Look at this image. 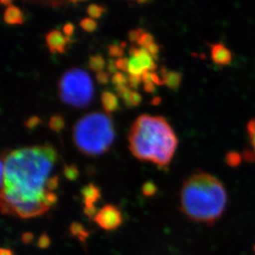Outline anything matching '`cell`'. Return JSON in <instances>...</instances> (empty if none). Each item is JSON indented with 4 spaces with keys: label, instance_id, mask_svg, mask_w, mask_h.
Masks as SVG:
<instances>
[{
    "label": "cell",
    "instance_id": "obj_8",
    "mask_svg": "<svg viewBox=\"0 0 255 255\" xmlns=\"http://www.w3.org/2000/svg\"><path fill=\"white\" fill-rule=\"evenodd\" d=\"M212 60L218 65H228L232 61V53L224 44H212L211 46Z\"/></svg>",
    "mask_w": 255,
    "mask_h": 255
},
{
    "label": "cell",
    "instance_id": "obj_37",
    "mask_svg": "<svg viewBox=\"0 0 255 255\" xmlns=\"http://www.w3.org/2000/svg\"><path fill=\"white\" fill-rule=\"evenodd\" d=\"M144 90L149 94H153L155 91V85L154 83H149V84H144Z\"/></svg>",
    "mask_w": 255,
    "mask_h": 255
},
{
    "label": "cell",
    "instance_id": "obj_5",
    "mask_svg": "<svg viewBox=\"0 0 255 255\" xmlns=\"http://www.w3.org/2000/svg\"><path fill=\"white\" fill-rule=\"evenodd\" d=\"M60 100L75 108L88 106L94 95V85L89 74L73 67L64 72L59 80Z\"/></svg>",
    "mask_w": 255,
    "mask_h": 255
},
{
    "label": "cell",
    "instance_id": "obj_7",
    "mask_svg": "<svg viewBox=\"0 0 255 255\" xmlns=\"http://www.w3.org/2000/svg\"><path fill=\"white\" fill-rule=\"evenodd\" d=\"M70 40L69 37L63 36L62 33L56 29L49 31L46 36V45L51 53H63Z\"/></svg>",
    "mask_w": 255,
    "mask_h": 255
},
{
    "label": "cell",
    "instance_id": "obj_22",
    "mask_svg": "<svg viewBox=\"0 0 255 255\" xmlns=\"http://www.w3.org/2000/svg\"><path fill=\"white\" fill-rule=\"evenodd\" d=\"M247 134L249 139L251 140V144L255 153V118L249 122L247 124Z\"/></svg>",
    "mask_w": 255,
    "mask_h": 255
},
{
    "label": "cell",
    "instance_id": "obj_14",
    "mask_svg": "<svg viewBox=\"0 0 255 255\" xmlns=\"http://www.w3.org/2000/svg\"><path fill=\"white\" fill-rule=\"evenodd\" d=\"M144 72H146V70L143 68L140 60L136 56H131L128 58V75L141 76Z\"/></svg>",
    "mask_w": 255,
    "mask_h": 255
},
{
    "label": "cell",
    "instance_id": "obj_32",
    "mask_svg": "<svg viewBox=\"0 0 255 255\" xmlns=\"http://www.w3.org/2000/svg\"><path fill=\"white\" fill-rule=\"evenodd\" d=\"M37 245H38V247H40L41 249H46L51 245V240H50L47 235L43 234L39 238L38 241H37Z\"/></svg>",
    "mask_w": 255,
    "mask_h": 255
},
{
    "label": "cell",
    "instance_id": "obj_18",
    "mask_svg": "<svg viewBox=\"0 0 255 255\" xmlns=\"http://www.w3.org/2000/svg\"><path fill=\"white\" fill-rule=\"evenodd\" d=\"M70 233L74 236H77L78 238L80 239V241H85L86 240L88 233L85 231L82 225L79 223H74L71 225L70 229Z\"/></svg>",
    "mask_w": 255,
    "mask_h": 255
},
{
    "label": "cell",
    "instance_id": "obj_39",
    "mask_svg": "<svg viewBox=\"0 0 255 255\" xmlns=\"http://www.w3.org/2000/svg\"><path fill=\"white\" fill-rule=\"evenodd\" d=\"M160 102H161V99L159 97H154L153 99H152V101L150 102V104L152 105H154V106H157V105H159L160 104Z\"/></svg>",
    "mask_w": 255,
    "mask_h": 255
},
{
    "label": "cell",
    "instance_id": "obj_23",
    "mask_svg": "<svg viewBox=\"0 0 255 255\" xmlns=\"http://www.w3.org/2000/svg\"><path fill=\"white\" fill-rule=\"evenodd\" d=\"M154 42V36H152L151 34L149 32H144L142 34L140 39L138 40L137 44L140 47L143 48H146L147 46L150 45V44Z\"/></svg>",
    "mask_w": 255,
    "mask_h": 255
},
{
    "label": "cell",
    "instance_id": "obj_10",
    "mask_svg": "<svg viewBox=\"0 0 255 255\" xmlns=\"http://www.w3.org/2000/svg\"><path fill=\"white\" fill-rule=\"evenodd\" d=\"M82 194L83 202L85 205L84 209L88 208H96L95 203L100 198V191L97 186L93 183H89L81 189Z\"/></svg>",
    "mask_w": 255,
    "mask_h": 255
},
{
    "label": "cell",
    "instance_id": "obj_35",
    "mask_svg": "<svg viewBox=\"0 0 255 255\" xmlns=\"http://www.w3.org/2000/svg\"><path fill=\"white\" fill-rule=\"evenodd\" d=\"M117 67H116L115 60L113 59H109L108 63H107V72L109 73V75H114L117 73Z\"/></svg>",
    "mask_w": 255,
    "mask_h": 255
},
{
    "label": "cell",
    "instance_id": "obj_1",
    "mask_svg": "<svg viewBox=\"0 0 255 255\" xmlns=\"http://www.w3.org/2000/svg\"><path fill=\"white\" fill-rule=\"evenodd\" d=\"M57 154L49 144L4 151L1 156V211L20 218L39 217L57 201L48 188Z\"/></svg>",
    "mask_w": 255,
    "mask_h": 255
},
{
    "label": "cell",
    "instance_id": "obj_31",
    "mask_svg": "<svg viewBox=\"0 0 255 255\" xmlns=\"http://www.w3.org/2000/svg\"><path fill=\"white\" fill-rule=\"evenodd\" d=\"M145 49H146L147 51L149 52V55L153 57L154 60H158V53H159V47L155 42L150 44Z\"/></svg>",
    "mask_w": 255,
    "mask_h": 255
},
{
    "label": "cell",
    "instance_id": "obj_33",
    "mask_svg": "<svg viewBox=\"0 0 255 255\" xmlns=\"http://www.w3.org/2000/svg\"><path fill=\"white\" fill-rule=\"evenodd\" d=\"M130 103L132 104V106H138V105L140 104V102H141L142 100L141 95H140L138 92L131 91V93H130Z\"/></svg>",
    "mask_w": 255,
    "mask_h": 255
},
{
    "label": "cell",
    "instance_id": "obj_24",
    "mask_svg": "<svg viewBox=\"0 0 255 255\" xmlns=\"http://www.w3.org/2000/svg\"><path fill=\"white\" fill-rule=\"evenodd\" d=\"M157 192L156 186L152 183L151 181H148L142 186V193L145 197H152Z\"/></svg>",
    "mask_w": 255,
    "mask_h": 255
},
{
    "label": "cell",
    "instance_id": "obj_6",
    "mask_svg": "<svg viewBox=\"0 0 255 255\" xmlns=\"http://www.w3.org/2000/svg\"><path fill=\"white\" fill-rule=\"evenodd\" d=\"M94 220L102 229L107 231H113L123 224V217L118 207L114 205H106L98 211Z\"/></svg>",
    "mask_w": 255,
    "mask_h": 255
},
{
    "label": "cell",
    "instance_id": "obj_16",
    "mask_svg": "<svg viewBox=\"0 0 255 255\" xmlns=\"http://www.w3.org/2000/svg\"><path fill=\"white\" fill-rule=\"evenodd\" d=\"M49 127L51 130L55 131H60L62 130L65 127V120L62 116L56 114V115L51 116L50 120H49Z\"/></svg>",
    "mask_w": 255,
    "mask_h": 255
},
{
    "label": "cell",
    "instance_id": "obj_9",
    "mask_svg": "<svg viewBox=\"0 0 255 255\" xmlns=\"http://www.w3.org/2000/svg\"><path fill=\"white\" fill-rule=\"evenodd\" d=\"M129 54L130 56H136L140 60L142 66L146 71L154 72V70L156 69V64L154 63V59L149 55L146 49L131 46L129 50Z\"/></svg>",
    "mask_w": 255,
    "mask_h": 255
},
{
    "label": "cell",
    "instance_id": "obj_25",
    "mask_svg": "<svg viewBox=\"0 0 255 255\" xmlns=\"http://www.w3.org/2000/svg\"><path fill=\"white\" fill-rule=\"evenodd\" d=\"M111 80L112 83L115 86L127 85V84H128V77L123 72H117L116 74H114L113 75V77H112Z\"/></svg>",
    "mask_w": 255,
    "mask_h": 255
},
{
    "label": "cell",
    "instance_id": "obj_30",
    "mask_svg": "<svg viewBox=\"0 0 255 255\" xmlns=\"http://www.w3.org/2000/svg\"><path fill=\"white\" fill-rule=\"evenodd\" d=\"M95 79L100 85H106L109 82V73L105 71H101V72L96 73L95 75Z\"/></svg>",
    "mask_w": 255,
    "mask_h": 255
},
{
    "label": "cell",
    "instance_id": "obj_15",
    "mask_svg": "<svg viewBox=\"0 0 255 255\" xmlns=\"http://www.w3.org/2000/svg\"><path fill=\"white\" fill-rule=\"evenodd\" d=\"M106 65V61L101 55H93L89 58L88 66L90 70L94 72L99 73L104 71V67Z\"/></svg>",
    "mask_w": 255,
    "mask_h": 255
},
{
    "label": "cell",
    "instance_id": "obj_19",
    "mask_svg": "<svg viewBox=\"0 0 255 255\" xmlns=\"http://www.w3.org/2000/svg\"><path fill=\"white\" fill-rule=\"evenodd\" d=\"M80 26L81 28L88 32H92L97 28V22L91 17H84L80 22Z\"/></svg>",
    "mask_w": 255,
    "mask_h": 255
},
{
    "label": "cell",
    "instance_id": "obj_13",
    "mask_svg": "<svg viewBox=\"0 0 255 255\" xmlns=\"http://www.w3.org/2000/svg\"><path fill=\"white\" fill-rule=\"evenodd\" d=\"M3 20L7 24H22L23 22V15L18 7L10 5L5 8Z\"/></svg>",
    "mask_w": 255,
    "mask_h": 255
},
{
    "label": "cell",
    "instance_id": "obj_27",
    "mask_svg": "<svg viewBox=\"0 0 255 255\" xmlns=\"http://www.w3.org/2000/svg\"><path fill=\"white\" fill-rule=\"evenodd\" d=\"M141 81V76L128 75V85L130 89H137Z\"/></svg>",
    "mask_w": 255,
    "mask_h": 255
},
{
    "label": "cell",
    "instance_id": "obj_2",
    "mask_svg": "<svg viewBox=\"0 0 255 255\" xmlns=\"http://www.w3.org/2000/svg\"><path fill=\"white\" fill-rule=\"evenodd\" d=\"M227 199V190L218 178L197 172L185 180L181 189V211L192 221L211 226L222 217Z\"/></svg>",
    "mask_w": 255,
    "mask_h": 255
},
{
    "label": "cell",
    "instance_id": "obj_17",
    "mask_svg": "<svg viewBox=\"0 0 255 255\" xmlns=\"http://www.w3.org/2000/svg\"><path fill=\"white\" fill-rule=\"evenodd\" d=\"M106 11V8L103 7L101 5L95 4V3H91L87 7L86 12L89 14V17L91 18H99L101 17L102 14Z\"/></svg>",
    "mask_w": 255,
    "mask_h": 255
},
{
    "label": "cell",
    "instance_id": "obj_4",
    "mask_svg": "<svg viewBox=\"0 0 255 255\" xmlns=\"http://www.w3.org/2000/svg\"><path fill=\"white\" fill-rule=\"evenodd\" d=\"M115 138L114 123L108 114L89 113L73 127V140L80 152L87 155H99L106 152Z\"/></svg>",
    "mask_w": 255,
    "mask_h": 255
},
{
    "label": "cell",
    "instance_id": "obj_26",
    "mask_svg": "<svg viewBox=\"0 0 255 255\" xmlns=\"http://www.w3.org/2000/svg\"><path fill=\"white\" fill-rule=\"evenodd\" d=\"M145 31H144V29L142 28H136V29H132V30H130L128 32V39H129V41L130 42H137L138 40L140 39V36H141L142 34L144 33Z\"/></svg>",
    "mask_w": 255,
    "mask_h": 255
},
{
    "label": "cell",
    "instance_id": "obj_34",
    "mask_svg": "<svg viewBox=\"0 0 255 255\" xmlns=\"http://www.w3.org/2000/svg\"><path fill=\"white\" fill-rule=\"evenodd\" d=\"M74 31H75V26L71 22H66L63 26V32H64L66 37L70 38V36H72L73 33H74Z\"/></svg>",
    "mask_w": 255,
    "mask_h": 255
},
{
    "label": "cell",
    "instance_id": "obj_11",
    "mask_svg": "<svg viewBox=\"0 0 255 255\" xmlns=\"http://www.w3.org/2000/svg\"><path fill=\"white\" fill-rule=\"evenodd\" d=\"M101 102L104 111L109 114L114 113L119 108L118 96L109 90H104L101 94Z\"/></svg>",
    "mask_w": 255,
    "mask_h": 255
},
{
    "label": "cell",
    "instance_id": "obj_36",
    "mask_svg": "<svg viewBox=\"0 0 255 255\" xmlns=\"http://www.w3.org/2000/svg\"><path fill=\"white\" fill-rule=\"evenodd\" d=\"M141 80L144 84H149V83H153L152 80V72L150 71H146L141 75Z\"/></svg>",
    "mask_w": 255,
    "mask_h": 255
},
{
    "label": "cell",
    "instance_id": "obj_21",
    "mask_svg": "<svg viewBox=\"0 0 255 255\" xmlns=\"http://www.w3.org/2000/svg\"><path fill=\"white\" fill-rule=\"evenodd\" d=\"M108 51H109V56L111 57H123L124 54V49L121 46V45H116V44H110L108 46Z\"/></svg>",
    "mask_w": 255,
    "mask_h": 255
},
{
    "label": "cell",
    "instance_id": "obj_12",
    "mask_svg": "<svg viewBox=\"0 0 255 255\" xmlns=\"http://www.w3.org/2000/svg\"><path fill=\"white\" fill-rule=\"evenodd\" d=\"M160 73H161L162 80L164 81V85H166L169 89L173 90L178 89L182 80V75L180 73L176 72V71H168L165 67H162L160 69Z\"/></svg>",
    "mask_w": 255,
    "mask_h": 255
},
{
    "label": "cell",
    "instance_id": "obj_28",
    "mask_svg": "<svg viewBox=\"0 0 255 255\" xmlns=\"http://www.w3.org/2000/svg\"><path fill=\"white\" fill-rule=\"evenodd\" d=\"M41 123V118H38L37 116H31L28 119L25 121L24 126L26 128L31 130V129L36 128V126H38Z\"/></svg>",
    "mask_w": 255,
    "mask_h": 255
},
{
    "label": "cell",
    "instance_id": "obj_40",
    "mask_svg": "<svg viewBox=\"0 0 255 255\" xmlns=\"http://www.w3.org/2000/svg\"><path fill=\"white\" fill-rule=\"evenodd\" d=\"M0 255H13V253L8 249H2L0 251Z\"/></svg>",
    "mask_w": 255,
    "mask_h": 255
},
{
    "label": "cell",
    "instance_id": "obj_41",
    "mask_svg": "<svg viewBox=\"0 0 255 255\" xmlns=\"http://www.w3.org/2000/svg\"><path fill=\"white\" fill-rule=\"evenodd\" d=\"M1 3H2V4L7 5V6H10V5H11L12 2H11V1H3V0H2V1H1Z\"/></svg>",
    "mask_w": 255,
    "mask_h": 255
},
{
    "label": "cell",
    "instance_id": "obj_38",
    "mask_svg": "<svg viewBox=\"0 0 255 255\" xmlns=\"http://www.w3.org/2000/svg\"><path fill=\"white\" fill-rule=\"evenodd\" d=\"M32 239H33V236L31 233H25L22 236V241L26 244L30 243L32 241Z\"/></svg>",
    "mask_w": 255,
    "mask_h": 255
},
{
    "label": "cell",
    "instance_id": "obj_29",
    "mask_svg": "<svg viewBox=\"0 0 255 255\" xmlns=\"http://www.w3.org/2000/svg\"><path fill=\"white\" fill-rule=\"evenodd\" d=\"M115 65L118 70H122L123 72H128V58H118L115 60Z\"/></svg>",
    "mask_w": 255,
    "mask_h": 255
},
{
    "label": "cell",
    "instance_id": "obj_3",
    "mask_svg": "<svg viewBox=\"0 0 255 255\" xmlns=\"http://www.w3.org/2000/svg\"><path fill=\"white\" fill-rule=\"evenodd\" d=\"M129 149L142 161L166 167L178 146V138L165 118L140 115L130 128Z\"/></svg>",
    "mask_w": 255,
    "mask_h": 255
},
{
    "label": "cell",
    "instance_id": "obj_20",
    "mask_svg": "<svg viewBox=\"0 0 255 255\" xmlns=\"http://www.w3.org/2000/svg\"><path fill=\"white\" fill-rule=\"evenodd\" d=\"M63 173L65 175V178L69 180H75L79 176V170L75 165H65L63 169Z\"/></svg>",
    "mask_w": 255,
    "mask_h": 255
}]
</instances>
